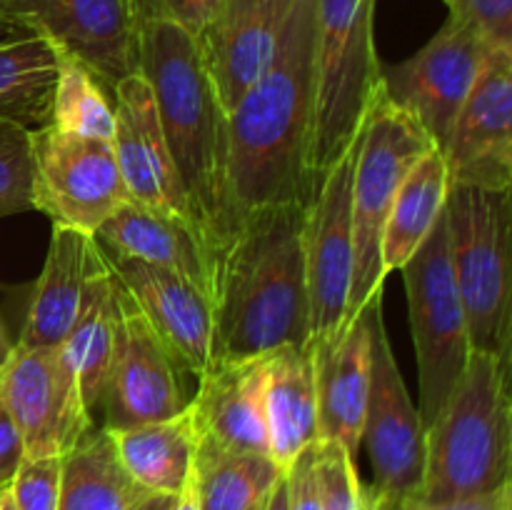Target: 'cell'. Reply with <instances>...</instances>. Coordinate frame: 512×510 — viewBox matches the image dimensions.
<instances>
[{"label":"cell","mask_w":512,"mask_h":510,"mask_svg":"<svg viewBox=\"0 0 512 510\" xmlns=\"http://www.w3.org/2000/svg\"><path fill=\"white\" fill-rule=\"evenodd\" d=\"M440 153L450 185L512 193V50H490Z\"/></svg>","instance_id":"obj_16"},{"label":"cell","mask_w":512,"mask_h":510,"mask_svg":"<svg viewBox=\"0 0 512 510\" xmlns=\"http://www.w3.org/2000/svg\"><path fill=\"white\" fill-rule=\"evenodd\" d=\"M260 510H288V475H280L270 493L265 495Z\"/></svg>","instance_id":"obj_40"},{"label":"cell","mask_w":512,"mask_h":510,"mask_svg":"<svg viewBox=\"0 0 512 510\" xmlns=\"http://www.w3.org/2000/svg\"><path fill=\"white\" fill-rule=\"evenodd\" d=\"M170 510H200V505H198V495H195V485H193V480H190L188 488H185L183 493H180L178 498L173 500V508H170Z\"/></svg>","instance_id":"obj_41"},{"label":"cell","mask_w":512,"mask_h":510,"mask_svg":"<svg viewBox=\"0 0 512 510\" xmlns=\"http://www.w3.org/2000/svg\"><path fill=\"white\" fill-rule=\"evenodd\" d=\"M33 210L30 128L0 120V218Z\"/></svg>","instance_id":"obj_33"},{"label":"cell","mask_w":512,"mask_h":510,"mask_svg":"<svg viewBox=\"0 0 512 510\" xmlns=\"http://www.w3.org/2000/svg\"><path fill=\"white\" fill-rule=\"evenodd\" d=\"M138 0H5V33H35L113 88L138 73Z\"/></svg>","instance_id":"obj_11"},{"label":"cell","mask_w":512,"mask_h":510,"mask_svg":"<svg viewBox=\"0 0 512 510\" xmlns=\"http://www.w3.org/2000/svg\"><path fill=\"white\" fill-rule=\"evenodd\" d=\"M105 258L180 368L200 378L213 365L215 305L208 295L158 265L108 253Z\"/></svg>","instance_id":"obj_19"},{"label":"cell","mask_w":512,"mask_h":510,"mask_svg":"<svg viewBox=\"0 0 512 510\" xmlns=\"http://www.w3.org/2000/svg\"><path fill=\"white\" fill-rule=\"evenodd\" d=\"M380 88L383 63L375 48V0H315L305 150L310 198L323 175L353 148Z\"/></svg>","instance_id":"obj_5"},{"label":"cell","mask_w":512,"mask_h":510,"mask_svg":"<svg viewBox=\"0 0 512 510\" xmlns=\"http://www.w3.org/2000/svg\"><path fill=\"white\" fill-rule=\"evenodd\" d=\"M0 400L18 428L25 460L65 458L95 428L78 378L58 348L15 343L0 365Z\"/></svg>","instance_id":"obj_12"},{"label":"cell","mask_w":512,"mask_h":510,"mask_svg":"<svg viewBox=\"0 0 512 510\" xmlns=\"http://www.w3.org/2000/svg\"><path fill=\"white\" fill-rule=\"evenodd\" d=\"M173 500L170 495H150L135 510H170L173 508Z\"/></svg>","instance_id":"obj_42"},{"label":"cell","mask_w":512,"mask_h":510,"mask_svg":"<svg viewBox=\"0 0 512 510\" xmlns=\"http://www.w3.org/2000/svg\"><path fill=\"white\" fill-rule=\"evenodd\" d=\"M198 380V393L188 403L198 450L268 455L263 410L265 355L215 360Z\"/></svg>","instance_id":"obj_20"},{"label":"cell","mask_w":512,"mask_h":510,"mask_svg":"<svg viewBox=\"0 0 512 510\" xmlns=\"http://www.w3.org/2000/svg\"><path fill=\"white\" fill-rule=\"evenodd\" d=\"M48 125L80 138L113 140L115 135V113L103 83L73 55L60 53Z\"/></svg>","instance_id":"obj_31"},{"label":"cell","mask_w":512,"mask_h":510,"mask_svg":"<svg viewBox=\"0 0 512 510\" xmlns=\"http://www.w3.org/2000/svg\"><path fill=\"white\" fill-rule=\"evenodd\" d=\"M490 50L495 48L470 25L448 15L418 53L403 63L383 65V88L400 110L418 120L435 148L443 150Z\"/></svg>","instance_id":"obj_14"},{"label":"cell","mask_w":512,"mask_h":510,"mask_svg":"<svg viewBox=\"0 0 512 510\" xmlns=\"http://www.w3.org/2000/svg\"><path fill=\"white\" fill-rule=\"evenodd\" d=\"M113 93V145L130 203L140 205V208L150 210L155 215L180 220V223L190 225V228L203 235L198 220H195L188 193H185L183 183L178 178L173 158H170L148 80L140 73H133L120 80V83H115ZM205 243H208V238H205Z\"/></svg>","instance_id":"obj_17"},{"label":"cell","mask_w":512,"mask_h":510,"mask_svg":"<svg viewBox=\"0 0 512 510\" xmlns=\"http://www.w3.org/2000/svg\"><path fill=\"white\" fill-rule=\"evenodd\" d=\"M60 463L63 458L25 460L10 480L18 510H58Z\"/></svg>","instance_id":"obj_34"},{"label":"cell","mask_w":512,"mask_h":510,"mask_svg":"<svg viewBox=\"0 0 512 510\" xmlns=\"http://www.w3.org/2000/svg\"><path fill=\"white\" fill-rule=\"evenodd\" d=\"M400 273L408 293L410 330L418 355V413L423 428H428L448 403L470 358L468 323L450 263L445 210Z\"/></svg>","instance_id":"obj_8"},{"label":"cell","mask_w":512,"mask_h":510,"mask_svg":"<svg viewBox=\"0 0 512 510\" xmlns=\"http://www.w3.org/2000/svg\"><path fill=\"white\" fill-rule=\"evenodd\" d=\"M113 288L118 300V330L103 403L98 410L103 415L100 428L110 433L173 418L190 403V395H185L183 388L185 370L148 318L140 313L115 273Z\"/></svg>","instance_id":"obj_13"},{"label":"cell","mask_w":512,"mask_h":510,"mask_svg":"<svg viewBox=\"0 0 512 510\" xmlns=\"http://www.w3.org/2000/svg\"><path fill=\"white\" fill-rule=\"evenodd\" d=\"M288 8L290 0H223L195 35L200 63L225 115L273 63Z\"/></svg>","instance_id":"obj_18"},{"label":"cell","mask_w":512,"mask_h":510,"mask_svg":"<svg viewBox=\"0 0 512 510\" xmlns=\"http://www.w3.org/2000/svg\"><path fill=\"white\" fill-rule=\"evenodd\" d=\"M435 143L418 120L400 110L378 90L363 130L353 173V283L345 325L358 318L363 305L383 290V230L393 208L395 193L408 170ZM343 325V328H345Z\"/></svg>","instance_id":"obj_7"},{"label":"cell","mask_w":512,"mask_h":510,"mask_svg":"<svg viewBox=\"0 0 512 510\" xmlns=\"http://www.w3.org/2000/svg\"><path fill=\"white\" fill-rule=\"evenodd\" d=\"M253 510H260V505H258V508H253Z\"/></svg>","instance_id":"obj_47"},{"label":"cell","mask_w":512,"mask_h":510,"mask_svg":"<svg viewBox=\"0 0 512 510\" xmlns=\"http://www.w3.org/2000/svg\"><path fill=\"white\" fill-rule=\"evenodd\" d=\"M358 140L323 175L305 205V278H308L310 340L343 330L353 283V173Z\"/></svg>","instance_id":"obj_15"},{"label":"cell","mask_w":512,"mask_h":510,"mask_svg":"<svg viewBox=\"0 0 512 510\" xmlns=\"http://www.w3.org/2000/svg\"><path fill=\"white\" fill-rule=\"evenodd\" d=\"M95 240L113 258L158 265L195 285L213 305L218 300L220 258L198 230L180 220L155 215L128 200L100 225Z\"/></svg>","instance_id":"obj_22"},{"label":"cell","mask_w":512,"mask_h":510,"mask_svg":"<svg viewBox=\"0 0 512 510\" xmlns=\"http://www.w3.org/2000/svg\"><path fill=\"white\" fill-rule=\"evenodd\" d=\"M268 455L288 470L308 445L318 443V395L310 343L280 345L265 353L263 380Z\"/></svg>","instance_id":"obj_24"},{"label":"cell","mask_w":512,"mask_h":510,"mask_svg":"<svg viewBox=\"0 0 512 510\" xmlns=\"http://www.w3.org/2000/svg\"><path fill=\"white\" fill-rule=\"evenodd\" d=\"M115 330H118V300H115L113 273L105 253H100V260L85 283L78 318L58 348L60 358L78 378L80 393L93 418L103 403L105 380L115 348Z\"/></svg>","instance_id":"obj_26"},{"label":"cell","mask_w":512,"mask_h":510,"mask_svg":"<svg viewBox=\"0 0 512 510\" xmlns=\"http://www.w3.org/2000/svg\"><path fill=\"white\" fill-rule=\"evenodd\" d=\"M0 510H18L13 498V490H10V483L0 488Z\"/></svg>","instance_id":"obj_44"},{"label":"cell","mask_w":512,"mask_h":510,"mask_svg":"<svg viewBox=\"0 0 512 510\" xmlns=\"http://www.w3.org/2000/svg\"><path fill=\"white\" fill-rule=\"evenodd\" d=\"M310 350L318 395V440L343 445L358 458L370 393L368 303L335 338L310 340Z\"/></svg>","instance_id":"obj_21"},{"label":"cell","mask_w":512,"mask_h":510,"mask_svg":"<svg viewBox=\"0 0 512 510\" xmlns=\"http://www.w3.org/2000/svg\"><path fill=\"white\" fill-rule=\"evenodd\" d=\"M0 33H5V28H3V23H0Z\"/></svg>","instance_id":"obj_46"},{"label":"cell","mask_w":512,"mask_h":510,"mask_svg":"<svg viewBox=\"0 0 512 510\" xmlns=\"http://www.w3.org/2000/svg\"><path fill=\"white\" fill-rule=\"evenodd\" d=\"M268 455L195 450L193 485L200 510H253L283 475Z\"/></svg>","instance_id":"obj_30"},{"label":"cell","mask_w":512,"mask_h":510,"mask_svg":"<svg viewBox=\"0 0 512 510\" xmlns=\"http://www.w3.org/2000/svg\"><path fill=\"white\" fill-rule=\"evenodd\" d=\"M448 168L438 148L428 150L400 183L383 230V270L385 275L400 270L415 250L423 245L448 200Z\"/></svg>","instance_id":"obj_28"},{"label":"cell","mask_w":512,"mask_h":510,"mask_svg":"<svg viewBox=\"0 0 512 510\" xmlns=\"http://www.w3.org/2000/svg\"><path fill=\"white\" fill-rule=\"evenodd\" d=\"M443 3H445V5H448V8H450V5H453V0H443Z\"/></svg>","instance_id":"obj_45"},{"label":"cell","mask_w":512,"mask_h":510,"mask_svg":"<svg viewBox=\"0 0 512 510\" xmlns=\"http://www.w3.org/2000/svg\"><path fill=\"white\" fill-rule=\"evenodd\" d=\"M100 245L95 235L68 225H53L48 255L33 285L28 315L20 330L18 345L23 348H60L68 338L85 283L100 260Z\"/></svg>","instance_id":"obj_23"},{"label":"cell","mask_w":512,"mask_h":510,"mask_svg":"<svg viewBox=\"0 0 512 510\" xmlns=\"http://www.w3.org/2000/svg\"><path fill=\"white\" fill-rule=\"evenodd\" d=\"M448 10L490 48L512 50V0H453Z\"/></svg>","instance_id":"obj_35"},{"label":"cell","mask_w":512,"mask_h":510,"mask_svg":"<svg viewBox=\"0 0 512 510\" xmlns=\"http://www.w3.org/2000/svg\"><path fill=\"white\" fill-rule=\"evenodd\" d=\"M445 218L450 263L468 323L470 350L510 363V193L450 185Z\"/></svg>","instance_id":"obj_6"},{"label":"cell","mask_w":512,"mask_h":510,"mask_svg":"<svg viewBox=\"0 0 512 510\" xmlns=\"http://www.w3.org/2000/svg\"><path fill=\"white\" fill-rule=\"evenodd\" d=\"M145 498L150 493L125 473L113 438L98 425L60 463L58 510H135Z\"/></svg>","instance_id":"obj_27"},{"label":"cell","mask_w":512,"mask_h":510,"mask_svg":"<svg viewBox=\"0 0 512 510\" xmlns=\"http://www.w3.org/2000/svg\"><path fill=\"white\" fill-rule=\"evenodd\" d=\"M138 73L148 80L178 178L200 230L223 260L235 225L228 193V115L195 38L158 15L138 18Z\"/></svg>","instance_id":"obj_3"},{"label":"cell","mask_w":512,"mask_h":510,"mask_svg":"<svg viewBox=\"0 0 512 510\" xmlns=\"http://www.w3.org/2000/svg\"><path fill=\"white\" fill-rule=\"evenodd\" d=\"M313 48L315 0H290L273 63L228 113V193L235 230L260 208L308 205Z\"/></svg>","instance_id":"obj_1"},{"label":"cell","mask_w":512,"mask_h":510,"mask_svg":"<svg viewBox=\"0 0 512 510\" xmlns=\"http://www.w3.org/2000/svg\"><path fill=\"white\" fill-rule=\"evenodd\" d=\"M60 50L35 33L0 40V120L25 128L48 125Z\"/></svg>","instance_id":"obj_29"},{"label":"cell","mask_w":512,"mask_h":510,"mask_svg":"<svg viewBox=\"0 0 512 510\" xmlns=\"http://www.w3.org/2000/svg\"><path fill=\"white\" fill-rule=\"evenodd\" d=\"M315 480L320 510H378V493L360 478L355 458L343 445L315 443Z\"/></svg>","instance_id":"obj_32"},{"label":"cell","mask_w":512,"mask_h":510,"mask_svg":"<svg viewBox=\"0 0 512 510\" xmlns=\"http://www.w3.org/2000/svg\"><path fill=\"white\" fill-rule=\"evenodd\" d=\"M285 475H288V510H320L318 480H315V443L298 455Z\"/></svg>","instance_id":"obj_38"},{"label":"cell","mask_w":512,"mask_h":510,"mask_svg":"<svg viewBox=\"0 0 512 510\" xmlns=\"http://www.w3.org/2000/svg\"><path fill=\"white\" fill-rule=\"evenodd\" d=\"M370 308V393L363 440L373 465V490L380 500L418 495L425 470V428L410 400L383 323V290Z\"/></svg>","instance_id":"obj_10"},{"label":"cell","mask_w":512,"mask_h":510,"mask_svg":"<svg viewBox=\"0 0 512 510\" xmlns=\"http://www.w3.org/2000/svg\"><path fill=\"white\" fill-rule=\"evenodd\" d=\"M303 228V203L260 208L238 225L220 260L213 363L310 343Z\"/></svg>","instance_id":"obj_2"},{"label":"cell","mask_w":512,"mask_h":510,"mask_svg":"<svg viewBox=\"0 0 512 510\" xmlns=\"http://www.w3.org/2000/svg\"><path fill=\"white\" fill-rule=\"evenodd\" d=\"M510 363L470 350L438 418L425 428L420 498L455 500L512 483Z\"/></svg>","instance_id":"obj_4"},{"label":"cell","mask_w":512,"mask_h":510,"mask_svg":"<svg viewBox=\"0 0 512 510\" xmlns=\"http://www.w3.org/2000/svg\"><path fill=\"white\" fill-rule=\"evenodd\" d=\"M33 210L53 225L95 235L130 200L113 140L80 138L40 125L30 130Z\"/></svg>","instance_id":"obj_9"},{"label":"cell","mask_w":512,"mask_h":510,"mask_svg":"<svg viewBox=\"0 0 512 510\" xmlns=\"http://www.w3.org/2000/svg\"><path fill=\"white\" fill-rule=\"evenodd\" d=\"M0 3H5V0H0Z\"/></svg>","instance_id":"obj_48"},{"label":"cell","mask_w":512,"mask_h":510,"mask_svg":"<svg viewBox=\"0 0 512 510\" xmlns=\"http://www.w3.org/2000/svg\"><path fill=\"white\" fill-rule=\"evenodd\" d=\"M223 0H138V15H158L173 20L190 35H198L205 28Z\"/></svg>","instance_id":"obj_37"},{"label":"cell","mask_w":512,"mask_h":510,"mask_svg":"<svg viewBox=\"0 0 512 510\" xmlns=\"http://www.w3.org/2000/svg\"><path fill=\"white\" fill-rule=\"evenodd\" d=\"M378 510H512V483L493 490V493L455 500H425L420 495H408V498L400 500H380Z\"/></svg>","instance_id":"obj_36"},{"label":"cell","mask_w":512,"mask_h":510,"mask_svg":"<svg viewBox=\"0 0 512 510\" xmlns=\"http://www.w3.org/2000/svg\"><path fill=\"white\" fill-rule=\"evenodd\" d=\"M13 340H10V335L5 333V325L0 323V365L5 363V358L10 355V350H13Z\"/></svg>","instance_id":"obj_43"},{"label":"cell","mask_w":512,"mask_h":510,"mask_svg":"<svg viewBox=\"0 0 512 510\" xmlns=\"http://www.w3.org/2000/svg\"><path fill=\"white\" fill-rule=\"evenodd\" d=\"M23 458V440H20L18 428L13 425L3 400H0V488L13 480Z\"/></svg>","instance_id":"obj_39"},{"label":"cell","mask_w":512,"mask_h":510,"mask_svg":"<svg viewBox=\"0 0 512 510\" xmlns=\"http://www.w3.org/2000/svg\"><path fill=\"white\" fill-rule=\"evenodd\" d=\"M110 438L125 473L150 495L178 498L193 480L198 435L190 408L173 418L113 430Z\"/></svg>","instance_id":"obj_25"}]
</instances>
